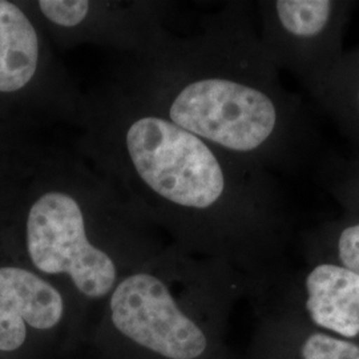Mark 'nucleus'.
<instances>
[{"instance_id": "7ed1b4c3", "label": "nucleus", "mask_w": 359, "mask_h": 359, "mask_svg": "<svg viewBox=\"0 0 359 359\" xmlns=\"http://www.w3.org/2000/svg\"><path fill=\"white\" fill-rule=\"evenodd\" d=\"M25 206L27 255L39 273L67 277L90 299L111 295L120 268L107 243L151 225L79 154L57 149Z\"/></svg>"}, {"instance_id": "1a4fd4ad", "label": "nucleus", "mask_w": 359, "mask_h": 359, "mask_svg": "<svg viewBox=\"0 0 359 359\" xmlns=\"http://www.w3.org/2000/svg\"><path fill=\"white\" fill-rule=\"evenodd\" d=\"M65 297L32 270L0 266V350L13 351L26 341L27 327L48 330L62 321Z\"/></svg>"}, {"instance_id": "9b49d317", "label": "nucleus", "mask_w": 359, "mask_h": 359, "mask_svg": "<svg viewBox=\"0 0 359 359\" xmlns=\"http://www.w3.org/2000/svg\"><path fill=\"white\" fill-rule=\"evenodd\" d=\"M311 97L359 145V48L344 55Z\"/></svg>"}, {"instance_id": "f257e3e1", "label": "nucleus", "mask_w": 359, "mask_h": 359, "mask_svg": "<svg viewBox=\"0 0 359 359\" xmlns=\"http://www.w3.org/2000/svg\"><path fill=\"white\" fill-rule=\"evenodd\" d=\"M76 151L142 217L264 289L292 218L273 173L180 128L120 83L86 95Z\"/></svg>"}, {"instance_id": "20e7f679", "label": "nucleus", "mask_w": 359, "mask_h": 359, "mask_svg": "<svg viewBox=\"0 0 359 359\" xmlns=\"http://www.w3.org/2000/svg\"><path fill=\"white\" fill-rule=\"evenodd\" d=\"M355 1L262 0L255 3L258 35L277 69L311 95L344 57V34Z\"/></svg>"}, {"instance_id": "f8f14e48", "label": "nucleus", "mask_w": 359, "mask_h": 359, "mask_svg": "<svg viewBox=\"0 0 359 359\" xmlns=\"http://www.w3.org/2000/svg\"><path fill=\"white\" fill-rule=\"evenodd\" d=\"M302 256L329 259L359 274V215L323 222L302 240Z\"/></svg>"}, {"instance_id": "ddd939ff", "label": "nucleus", "mask_w": 359, "mask_h": 359, "mask_svg": "<svg viewBox=\"0 0 359 359\" xmlns=\"http://www.w3.org/2000/svg\"><path fill=\"white\" fill-rule=\"evenodd\" d=\"M327 188L346 213L359 215V154L337 163L327 173Z\"/></svg>"}, {"instance_id": "9d476101", "label": "nucleus", "mask_w": 359, "mask_h": 359, "mask_svg": "<svg viewBox=\"0 0 359 359\" xmlns=\"http://www.w3.org/2000/svg\"><path fill=\"white\" fill-rule=\"evenodd\" d=\"M258 354V359H359V345L317 330L293 313L270 305Z\"/></svg>"}, {"instance_id": "39448f33", "label": "nucleus", "mask_w": 359, "mask_h": 359, "mask_svg": "<svg viewBox=\"0 0 359 359\" xmlns=\"http://www.w3.org/2000/svg\"><path fill=\"white\" fill-rule=\"evenodd\" d=\"M116 329L137 345L168 359H201L210 335L180 306L169 283L151 270H135L109 295Z\"/></svg>"}, {"instance_id": "423d86ee", "label": "nucleus", "mask_w": 359, "mask_h": 359, "mask_svg": "<svg viewBox=\"0 0 359 359\" xmlns=\"http://www.w3.org/2000/svg\"><path fill=\"white\" fill-rule=\"evenodd\" d=\"M27 92H34L60 124L77 127L86 95L31 15L13 1L0 0V95Z\"/></svg>"}, {"instance_id": "6e6552de", "label": "nucleus", "mask_w": 359, "mask_h": 359, "mask_svg": "<svg viewBox=\"0 0 359 359\" xmlns=\"http://www.w3.org/2000/svg\"><path fill=\"white\" fill-rule=\"evenodd\" d=\"M262 294L311 327L359 345V274L329 261L302 256L297 268L283 269Z\"/></svg>"}, {"instance_id": "f03ea898", "label": "nucleus", "mask_w": 359, "mask_h": 359, "mask_svg": "<svg viewBox=\"0 0 359 359\" xmlns=\"http://www.w3.org/2000/svg\"><path fill=\"white\" fill-rule=\"evenodd\" d=\"M176 4L116 80L180 128L237 158L294 170L313 128L264 50L252 1H225L181 19Z\"/></svg>"}, {"instance_id": "0eeeda50", "label": "nucleus", "mask_w": 359, "mask_h": 359, "mask_svg": "<svg viewBox=\"0 0 359 359\" xmlns=\"http://www.w3.org/2000/svg\"><path fill=\"white\" fill-rule=\"evenodd\" d=\"M176 3L154 0H38L36 18L57 48L83 44L139 53L167 22Z\"/></svg>"}]
</instances>
